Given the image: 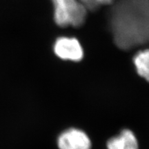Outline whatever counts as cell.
Wrapping results in <instances>:
<instances>
[{"label": "cell", "mask_w": 149, "mask_h": 149, "mask_svg": "<svg viewBox=\"0 0 149 149\" xmlns=\"http://www.w3.org/2000/svg\"><path fill=\"white\" fill-rule=\"evenodd\" d=\"M109 27L124 51L149 43V0H118L109 13Z\"/></svg>", "instance_id": "1"}, {"label": "cell", "mask_w": 149, "mask_h": 149, "mask_svg": "<svg viewBox=\"0 0 149 149\" xmlns=\"http://www.w3.org/2000/svg\"><path fill=\"white\" fill-rule=\"evenodd\" d=\"M54 19L60 27H79L85 22L87 10L77 0H52Z\"/></svg>", "instance_id": "2"}, {"label": "cell", "mask_w": 149, "mask_h": 149, "mask_svg": "<svg viewBox=\"0 0 149 149\" xmlns=\"http://www.w3.org/2000/svg\"><path fill=\"white\" fill-rule=\"evenodd\" d=\"M55 54L64 60L79 61L84 57V51L76 38L61 37L56 40L53 46Z\"/></svg>", "instance_id": "3"}, {"label": "cell", "mask_w": 149, "mask_h": 149, "mask_svg": "<svg viewBox=\"0 0 149 149\" xmlns=\"http://www.w3.org/2000/svg\"><path fill=\"white\" fill-rule=\"evenodd\" d=\"M59 149H91V141L87 134L77 128H69L57 139Z\"/></svg>", "instance_id": "4"}, {"label": "cell", "mask_w": 149, "mask_h": 149, "mask_svg": "<svg viewBox=\"0 0 149 149\" xmlns=\"http://www.w3.org/2000/svg\"><path fill=\"white\" fill-rule=\"evenodd\" d=\"M108 149H139L138 141L133 131L123 130L118 135L112 137L107 142Z\"/></svg>", "instance_id": "5"}, {"label": "cell", "mask_w": 149, "mask_h": 149, "mask_svg": "<svg viewBox=\"0 0 149 149\" xmlns=\"http://www.w3.org/2000/svg\"><path fill=\"white\" fill-rule=\"evenodd\" d=\"M133 63L139 75L149 82V49L138 52L134 57Z\"/></svg>", "instance_id": "6"}, {"label": "cell", "mask_w": 149, "mask_h": 149, "mask_svg": "<svg viewBox=\"0 0 149 149\" xmlns=\"http://www.w3.org/2000/svg\"><path fill=\"white\" fill-rule=\"evenodd\" d=\"M87 10L95 11L99 8L100 5L96 2L95 0H77Z\"/></svg>", "instance_id": "7"}, {"label": "cell", "mask_w": 149, "mask_h": 149, "mask_svg": "<svg viewBox=\"0 0 149 149\" xmlns=\"http://www.w3.org/2000/svg\"><path fill=\"white\" fill-rule=\"evenodd\" d=\"M99 5H109L114 2V0H95Z\"/></svg>", "instance_id": "8"}]
</instances>
